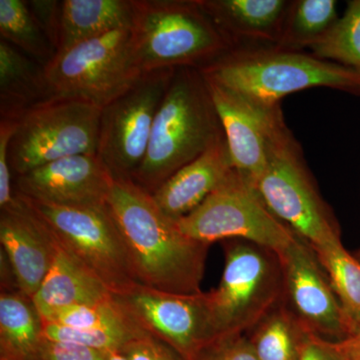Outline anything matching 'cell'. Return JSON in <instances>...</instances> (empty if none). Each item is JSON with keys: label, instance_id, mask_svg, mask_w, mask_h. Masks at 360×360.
Returning <instances> with one entry per match:
<instances>
[{"label": "cell", "instance_id": "6da1fadb", "mask_svg": "<svg viewBox=\"0 0 360 360\" xmlns=\"http://www.w3.org/2000/svg\"><path fill=\"white\" fill-rule=\"evenodd\" d=\"M108 206L137 283L174 295L201 292L210 245L186 236L153 194L132 179H115Z\"/></svg>", "mask_w": 360, "mask_h": 360}, {"label": "cell", "instance_id": "7a4b0ae2", "mask_svg": "<svg viewBox=\"0 0 360 360\" xmlns=\"http://www.w3.org/2000/svg\"><path fill=\"white\" fill-rule=\"evenodd\" d=\"M224 135L202 73L177 68L156 113L146 158L130 179L155 193Z\"/></svg>", "mask_w": 360, "mask_h": 360}, {"label": "cell", "instance_id": "3957f363", "mask_svg": "<svg viewBox=\"0 0 360 360\" xmlns=\"http://www.w3.org/2000/svg\"><path fill=\"white\" fill-rule=\"evenodd\" d=\"M198 70L206 79L266 108L281 105L283 97L312 87L360 96L357 71L276 45L238 47Z\"/></svg>", "mask_w": 360, "mask_h": 360}, {"label": "cell", "instance_id": "277c9868", "mask_svg": "<svg viewBox=\"0 0 360 360\" xmlns=\"http://www.w3.org/2000/svg\"><path fill=\"white\" fill-rule=\"evenodd\" d=\"M135 53L142 72L200 68L236 49L198 0H132Z\"/></svg>", "mask_w": 360, "mask_h": 360}, {"label": "cell", "instance_id": "5b68a950", "mask_svg": "<svg viewBox=\"0 0 360 360\" xmlns=\"http://www.w3.org/2000/svg\"><path fill=\"white\" fill-rule=\"evenodd\" d=\"M253 186L270 212L312 250L341 241L338 220L319 193L302 146L285 120L270 137L266 165Z\"/></svg>", "mask_w": 360, "mask_h": 360}, {"label": "cell", "instance_id": "8992f818", "mask_svg": "<svg viewBox=\"0 0 360 360\" xmlns=\"http://www.w3.org/2000/svg\"><path fill=\"white\" fill-rule=\"evenodd\" d=\"M15 195L41 222L54 243L113 295H124L139 284L122 232L108 205L60 206Z\"/></svg>", "mask_w": 360, "mask_h": 360}, {"label": "cell", "instance_id": "52a82bcc", "mask_svg": "<svg viewBox=\"0 0 360 360\" xmlns=\"http://www.w3.org/2000/svg\"><path fill=\"white\" fill-rule=\"evenodd\" d=\"M44 71L51 96L82 98L101 108L129 91L144 75L131 27L56 52Z\"/></svg>", "mask_w": 360, "mask_h": 360}, {"label": "cell", "instance_id": "ba28073f", "mask_svg": "<svg viewBox=\"0 0 360 360\" xmlns=\"http://www.w3.org/2000/svg\"><path fill=\"white\" fill-rule=\"evenodd\" d=\"M227 241L219 286L206 292L217 340L251 330L283 298L276 253L250 241Z\"/></svg>", "mask_w": 360, "mask_h": 360}, {"label": "cell", "instance_id": "9c48e42d", "mask_svg": "<svg viewBox=\"0 0 360 360\" xmlns=\"http://www.w3.org/2000/svg\"><path fill=\"white\" fill-rule=\"evenodd\" d=\"M101 110L75 97L52 96L35 103L16 120L11 172L18 176L68 156L96 155Z\"/></svg>", "mask_w": 360, "mask_h": 360}, {"label": "cell", "instance_id": "30bf717a", "mask_svg": "<svg viewBox=\"0 0 360 360\" xmlns=\"http://www.w3.org/2000/svg\"><path fill=\"white\" fill-rule=\"evenodd\" d=\"M176 224L186 236L205 245L239 239L276 255L297 238L270 212L252 182L236 169L195 210L177 219Z\"/></svg>", "mask_w": 360, "mask_h": 360}, {"label": "cell", "instance_id": "8fae6325", "mask_svg": "<svg viewBox=\"0 0 360 360\" xmlns=\"http://www.w3.org/2000/svg\"><path fill=\"white\" fill-rule=\"evenodd\" d=\"M175 70L146 73L101 110L97 156L115 179H131L148 151L155 115Z\"/></svg>", "mask_w": 360, "mask_h": 360}, {"label": "cell", "instance_id": "7c38bea8", "mask_svg": "<svg viewBox=\"0 0 360 360\" xmlns=\"http://www.w3.org/2000/svg\"><path fill=\"white\" fill-rule=\"evenodd\" d=\"M115 297L142 330L184 360H195L217 340L206 292L174 295L137 284Z\"/></svg>", "mask_w": 360, "mask_h": 360}, {"label": "cell", "instance_id": "4fadbf2b", "mask_svg": "<svg viewBox=\"0 0 360 360\" xmlns=\"http://www.w3.org/2000/svg\"><path fill=\"white\" fill-rule=\"evenodd\" d=\"M277 257L283 270V300L309 333L340 341L359 328L341 307L310 246L296 238Z\"/></svg>", "mask_w": 360, "mask_h": 360}, {"label": "cell", "instance_id": "5bb4252c", "mask_svg": "<svg viewBox=\"0 0 360 360\" xmlns=\"http://www.w3.org/2000/svg\"><path fill=\"white\" fill-rule=\"evenodd\" d=\"M115 177L97 155L68 156L18 175L14 193L60 206L108 205Z\"/></svg>", "mask_w": 360, "mask_h": 360}, {"label": "cell", "instance_id": "9a60e30c", "mask_svg": "<svg viewBox=\"0 0 360 360\" xmlns=\"http://www.w3.org/2000/svg\"><path fill=\"white\" fill-rule=\"evenodd\" d=\"M205 80L224 129L233 168L253 184L266 165L270 137L284 120L281 105H260L212 80Z\"/></svg>", "mask_w": 360, "mask_h": 360}, {"label": "cell", "instance_id": "2e32d148", "mask_svg": "<svg viewBox=\"0 0 360 360\" xmlns=\"http://www.w3.org/2000/svg\"><path fill=\"white\" fill-rule=\"evenodd\" d=\"M15 198L13 207L1 210L0 243L16 288L32 300L51 269L54 245L41 222L18 195Z\"/></svg>", "mask_w": 360, "mask_h": 360}, {"label": "cell", "instance_id": "e0dca14e", "mask_svg": "<svg viewBox=\"0 0 360 360\" xmlns=\"http://www.w3.org/2000/svg\"><path fill=\"white\" fill-rule=\"evenodd\" d=\"M225 136L180 168L153 193L158 206L174 220L195 210L233 172Z\"/></svg>", "mask_w": 360, "mask_h": 360}, {"label": "cell", "instance_id": "ac0fdd59", "mask_svg": "<svg viewBox=\"0 0 360 360\" xmlns=\"http://www.w3.org/2000/svg\"><path fill=\"white\" fill-rule=\"evenodd\" d=\"M198 4L236 49L245 42L277 45L291 1L198 0Z\"/></svg>", "mask_w": 360, "mask_h": 360}, {"label": "cell", "instance_id": "d6986e66", "mask_svg": "<svg viewBox=\"0 0 360 360\" xmlns=\"http://www.w3.org/2000/svg\"><path fill=\"white\" fill-rule=\"evenodd\" d=\"M53 245L51 269L32 298L40 319L65 307L103 302L115 296L54 241Z\"/></svg>", "mask_w": 360, "mask_h": 360}, {"label": "cell", "instance_id": "ffe728a7", "mask_svg": "<svg viewBox=\"0 0 360 360\" xmlns=\"http://www.w3.org/2000/svg\"><path fill=\"white\" fill-rule=\"evenodd\" d=\"M132 18V0L60 1L56 52L113 30L131 27Z\"/></svg>", "mask_w": 360, "mask_h": 360}, {"label": "cell", "instance_id": "44dd1931", "mask_svg": "<svg viewBox=\"0 0 360 360\" xmlns=\"http://www.w3.org/2000/svg\"><path fill=\"white\" fill-rule=\"evenodd\" d=\"M51 97L44 68H39L20 49L0 41V108L1 118L18 120L35 103Z\"/></svg>", "mask_w": 360, "mask_h": 360}, {"label": "cell", "instance_id": "7402d4cb", "mask_svg": "<svg viewBox=\"0 0 360 360\" xmlns=\"http://www.w3.org/2000/svg\"><path fill=\"white\" fill-rule=\"evenodd\" d=\"M42 321L30 297L18 291L0 295V360H30L41 342Z\"/></svg>", "mask_w": 360, "mask_h": 360}, {"label": "cell", "instance_id": "603a6c76", "mask_svg": "<svg viewBox=\"0 0 360 360\" xmlns=\"http://www.w3.org/2000/svg\"><path fill=\"white\" fill-rule=\"evenodd\" d=\"M251 330L248 340L258 360H300L311 335L283 300Z\"/></svg>", "mask_w": 360, "mask_h": 360}, {"label": "cell", "instance_id": "cb8c5ba5", "mask_svg": "<svg viewBox=\"0 0 360 360\" xmlns=\"http://www.w3.org/2000/svg\"><path fill=\"white\" fill-rule=\"evenodd\" d=\"M335 0L291 1L276 46L302 51L311 49L338 20Z\"/></svg>", "mask_w": 360, "mask_h": 360}, {"label": "cell", "instance_id": "d4e9b609", "mask_svg": "<svg viewBox=\"0 0 360 360\" xmlns=\"http://www.w3.org/2000/svg\"><path fill=\"white\" fill-rule=\"evenodd\" d=\"M0 35L25 54L44 60L45 65L56 53L28 2L22 0H0Z\"/></svg>", "mask_w": 360, "mask_h": 360}, {"label": "cell", "instance_id": "484cf974", "mask_svg": "<svg viewBox=\"0 0 360 360\" xmlns=\"http://www.w3.org/2000/svg\"><path fill=\"white\" fill-rule=\"evenodd\" d=\"M347 316L360 326V262L342 241L314 251Z\"/></svg>", "mask_w": 360, "mask_h": 360}, {"label": "cell", "instance_id": "4316f807", "mask_svg": "<svg viewBox=\"0 0 360 360\" xmlns=\"http://www.w3.org/2000/svg\"><path fill=\"white\" fill-rule=\"evenodd\" d=\"M310 49L316 58L360 73V0L348 2L345 14Z\"/></svg>", "mask_w": 360, "mask_h": 360}, {"label": "cell", "instance_id": "83f0119b", "mask_svg": "<svg viewBox=\"0 0 360 360\" xmlns=\"http://www.w3.org/2000/svg\"><path fill=\"white\" fill-rule=\"evenodd\" d=\"M41 321L84 330L139 326L115 296L103 302L65 307L41 319Z\"/></svg>", "mask_w": 360, "mask_h": 360}, {"label": "cell", "instance_id": "f1b7e54d", "mask_svg": "<svg viewBox=\"0 0 360 360\" xmlns=\"http://www.w3.org/2000/svg\"><path fill=\"white\" fill-rule=\"evenodd\" d=\"M144 333L139 326L84 330L42 322V336L47 340L75 343L103 352L120 350L130 340Z\"/></svg>", "mask_w": 360, "mask_h": 360}, {"label": "cell", "instance_id": "f546056e", "mask_svg": "<svg viewBox=\"0 0 360 360\" xmlns=\"http://www.w3.org/2000/svg\"><path fill=\"white\" fill-rule=\"evenodd\" d=\"M16 129V120L1 118L0 120V208L9 210L16 202L13 188L11 165H9V146Z\"/></svg>", "mask_w": 360, "mask_h": 360}, {"label": "cell", "instance_id": "4dcf8cb0", "mask_svg": "<svg viewBox=\"0 0 360 360\" xmlns=\"http://www.w3.org/2000/svg\"><path fill=\"white\" fill-rule=\"evenodd\" d=\"M30 360H108L106 352L75 345L42 338Z\"/></svg>", "mask_w": 360, "mask_h": 360}, {"label": "cell", "instance_id": "1f68e13d", "mask_svg": "<svg viewBox=\"0 0 360 360\" xmlns=\"http://www.w3.org/2000/svg\"><path fill=\"white\" fill-rule=\"evenodd\" d=\"M195 360H258L245 335L219 338L203 348Z\"/></svg>", "mask_w": 360, "mask_h": 360}, {"label": "cell", "instance_id": "d6a6232c", "mask_svg": "<svg viewBox=\"0 0 360 360\" xmlns=\"http://www.w3.org/2000/svg\"><path fill=\"white\" fill-rule=\"evenodd\" d=\"M127 360H184L172 347L144 333L118 350Z\"/></svg>", "mask_w": 360, "mask_h": 360}, {"label": "cell", "instance_id": "836d02e7", "mask_svg": "<svg viewBox=\"0 0 360 360\" xmlns=\"http://www.w3.org/2000/svg\"><path fill=\"white\" fill-rule=\"evenodd\" d=\"M300 360H343L336 343L311 335L305 343Z\"/></svg>", "mask_w": 360, "mask_h": 360}, {"label": "cell", "instance_id": "e575fe53", "mask_svg": "<svg viewBox=\"0 0 360 360\" xmlns=\"http://www.w3.org/2000/svg\"><path fill=\"white\" fill-rule=\"evenodd\" d=\"M335 343L343 360H360V326L352 335Z\"/></svg>", "mask_w": 360, "mask_h": 360}, {"label": "cell", "instance_id": "d590c367", "mask_svg": "<svg viewBox=\"0 0 360 360\" xmlns=\"http://www.w3.org/2000/svg\"><path fill=\"white\" fill-rule=\"evenodd\" d=\"M106 355H108V360H127V357H125L122 352H118V350L108 352H106Z\"/></svg>", "mask_w": 360, "mask_h": 360}, {"label": "cell", "instance_id": "8d00e7d4", "mask_svg": "<svg viewBox=\"0 0 360 360\" xmlns=\"http://www.w3.org/2000/svg\"><path fill=\"white\" fill-rule=\"evenodd\" d=\"M354 255L355 257H356V259L359 260L360 262V248L359 250L356 251V252L354 253Z\"/></svg>", "mask_w": 360, "mask_h": 360}]
</instances>
